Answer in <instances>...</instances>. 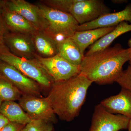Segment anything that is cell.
<instances>
[{
    "label": "cell",
    "instance_id": "cell-1",
    "mask_svg": "<svg viewBox=\"0 0 131 131\" xmlns=\"http://www.w3.org/2000/svg\"><path fill=\"white\" fill-rule=\"evenodd\" d=\"M131 50L116 44L88 56H84L80 65V74L92 82L100 85L115 82L129 61Z\"/></svg>",
    "mask_w": 131,
    "mask_h": 131
},
{
    "label": "cell",
    "instance_id": "cell-2",
    "mask_svg": "<svg viewBox=\"0 0 131 131\" xmlns=\"http://www.w3.org/2000/svg\"><path fill=\"white\" fill-rule=\"evenodd\" d=\"M92 83L81 74L66 81L54 82L47 97L60 119L70 122L79 115Z\"/></svg>",
    "mask_w": 131,
    "mask_h": 131
},
{
    "label": "cell",
    "instance_id": "cell-3",
    "mask_svg": "<svg viewBox=\"0 0 131 131\" xmlns=\"http://www.w3.org/2000/svg\"><path fill=\"white\" fill-rule=\"evenodd\" d=\"M40 14L48 21L45 30L57 43L71 38L77 31L79 24L70 13L48 7L41 3L36 4Z\"/></svg>",
    "mask_w": 131,
    "mask_h": 131
},
{
    "label": "cell",
    "instance_id": "cell-4",
    "mask_svg": "<svg viewBox=\"0 0 131 131\" xmlns=\"http://www.w3.org/2000/svg\"><path fill=\"white\" fill-rule=\"evenodd\" d=\"M0 60L16 68L23 74L37 82L42 89H50L54 82L36 58L19 57L11 53L4 44L0 46Z\"/></svg>",
    "mask_w": 131,
    "mask_h": 131
},
{
    "label": "cell",
    "instance_id": "cell-5",
    "mask_svg": "<svg viewBox=\"0 0 131 131\" xmlns=\"http://www.w3.org/2000/svg\"><path fill=\"white\" fill-rule=\"evenodd\" d=\"M54 82L64 81L80 74V66L72 64L58 54L49 58H36Z\"/></svg>",
    "mask_w": 131,
    "mask_h": 131
},
{
    "label": "cell",
    "instance_id": "cell-6",
    "mask_svg": "<svg viewBox=\"0 0 131 131\" xmlns=\"http://www.w3.org/2000/svg\"><path fill=\"white\" fill-rule=\"evenodd\" d=\"M130 119L111 113L100 104L95 107L89 131H119L128 129Z\"/></svg>",
    "mask_w": 131,
    "mask_h": 131
},
{
    "label": "cell",
    "instance_id": "cell-7",
    "mask_svg": "<svg viewBox=\"0 0 131 131\" xmlns=\"http://www.w3.org/2000/svg\"><path fill=\"white\" fill-rule=\"evenodd\" d=\"M111 11L102 0H77L70 14L81 25L93 21Z\"/></svg>",
    "mask_w": 131,
    "mask_h": 131
},
{
    "label": "cell",
    "instance_id": "cell-8",
    "mask_svg": "<svg viewBox=\"0 0 131 131\" xmlns=\"http://www.w3.org/2000/svg\"><path fill=\"white\" fill-rule=\"evenodd\" d=\"M0 74L18 89L22 95L41 97L42 88L37 82L1 60H0Z\"/></svg>",
    "mask_w": 131,
    "mask_h": 131
},
{
    "label": "cell",
    "instance_id": "cell-9",
    "mask_svg": "<svg viewBox=\"0 0 131 131\" xmlns=\"http://www.w3.org/2000/svg\"><path fill=\"white\" fill-rule=\"evenodd\" d=\"M19 104L31 120H42L55 124V114L47 97L22 95Z\"/></svg>",
    "mask_w": 131,
    "mask_h": 131
},
{
    "label": "cell",
    "instance_id": "cell-10",
    "mask_svg": "<svg viewBox=\"0 0 131 131\" xmlns=\"http://www.w3.org/2000/svg\"><path fill=\"white\" fill-rule=\"evenodd\" d=\"M3 42L8 50L16 56L27 59L36 58L37 54L31 35L7 31Z\"/></svg>",
    "mask_w": 131,
    "mask_h": 131
},
{
    "label": "cell",
    "instance_id": "cell-11",
    "mask_svg": "<svg viewBox=\"0 0 131 131\" xmlns=\"http://www.w3.org/2000/svg\"><path fill=\"white\" fill-rule=\"evenodd\" d=\"M5 6L23 16L37 30L45 31L48 28V21L40 14L37 5L25 0H6Z\"/></svg>",
    "mask_w": 131,
    "mask_h": 131
},
{
    "label": "cell",
    "instance_id": "cell-12",
    "mask_svg": "<svg viewBox=\"0 0 131 131\" xmlns=\"http://www.w3.org/2000/svg\"><path fill=\"white\" fill-rule=\"evenodd\" d=\"M124 21L129 22L131 24V3L127 5L124 9L120 12L110 13L104 15L93 21L79 25L77 31L115 27Z\"/></svg>",
    "mask_w": 131,
    "mask_h": 131
},
{
    "label": "cell",
    "instance_id": "cell-13",
    "mask_svg": "<svg viewBox=\"0 0 131 131\" xmlns=\"http://www.w3.org/2000/svg\"><path fill=\"white\" fill-rule=\"evenodd\" d=\"M100 104L111 113L131 118V92L127 90L122 88L118 94L104 99Z\"/></svg>",
    "mask_w": 131,
    "mask_h": 131
},
{
    "label": "cell",
    "instance_id": "cell-14",
    "mask_svg": "<svg viewBox=\"0 0 131 131\" xmlns=\"http://www.w3.org/2000/svg\"><path fill=\"white\" fill-rule=\"evenodd\" d=\"M2 16L6 28L8 31L31 35L37 30L23 16L8 9L5 5Z\"/></svg>",
    "mask_w": 131,
    "mask_h": 131
},
{
    "label": "cell",
    "instance_id": "cell-15",
    "mask_svg": "<svg viewBox=\"0 0 131 131\" xmlns=\"http://www.w3.org/2000/svg\"><path fill=\"white\" fill-rule=\"evenodd\" d=\"M31 35L36 54L38 56L47 58L58 54L57 43L46 32L37 30Z\"/></svg>",
    "mask_w": 131,
    "mask_h": 131
},
{
    "label": "cell",
    "instance_id": "cell-16",
    "mask_svg": "<svg viewBox=\"0 0 131 131\" xmlns=\"http://www.w3.org/2000/svg\"><path fill=\"white\" fill-rule=\"evenodd\" d=\"M115 27H102L81 31H76L71 38L83 54L87 47L91 46L104 35L113 30Z\"/></svg>",
    "mask_w": 131,
    "mask_h": 131
},
{
    "label": "cell",
    "instance_id": "cell-17",
    "mask_svg": "<svg viewBox=\"0 0 131 131\" xmlns=\"http://www.w3.org/2000/svg\"><path fill=\"white\" fill-rule=\"evenodd\" d=\"M130 31H131V24L126 21L120 23L116 26L113 30L90 46L88 51L84 56L90 55L110 47L111 44L117 38Z\"/></svg>",
    "mask_w": 131,
    "mask_h": 131
},
{
    "label": "cell",
    "instance_id": "cell-18",
    "mask_svg": "<svg viewBox=\"0 0 131 131\" xmlns=\"http://www.w3.org/2000/svg\"><path fill=\"white\" fill-rule=\"evenodd\" d=\"M58 49L60 56L74 65H81L84 55L71 38L58 43Z\"/></svg>",
    "mask_w": 131,
    "mask_h": 131
},
{
    "label": "cell",
    "instance_id": "cell-19",
    "mask_svg": "<svg viewBox=\"0 0 131 131\" xmlns=\"http://www.w3.org/2000/svg\"><path fill=\"white\" fill-rule=\"evenodd\" d=\"M0 113L9 122L26 126L31 119L20 105L15 101L3 102L0 107Z\"/></svg>",
    "mask_w": 131,
    "mask_h": 131
},
{
    "label": "cell",
    "instance_id": "cell-20",
    "mask_svg": "<svg viewBox=\"0 0 131 131\" xmlns=\"http://www.w3.org/2000/svg\"><path fill=\"white\" fill-rule=\"evenodd\" d=\"M22 95L18 89L0 74V99L3 102L19 100Z\"/></svg>",
    "mask_w": 131,
    "mask_h": 131
},
{
    "label": "cell",
    "instance_id": "cell-21",
    "mask_svg": "<svg viewBox=\"0 0 131 131\" xmlns=\"http://www.w3.org/2000/svg\"><path fill=\"white\" fill-rule=\"evenodd\" d=\"M77 0H42L40 2L48 7L60 12L70 13L72 5Z\"/></svg>",
    "mask_w": 131,
    "mask_h": 131
},
{
    "label": "cell",
    "instance_id": "cell-22",
    "mask_svg": "<svg viewBox=\"0 0 131 131\" xmlns=\"http://www.w3.org/2000/svg\"><path fill=\"white\" fill-rule=\"evenodd\" d=\"M27 131H54L53 124L42 120H31L26 125Z\"/></svg>",
    "mask_w": 131,
    "mask_h": 131
},
{
    "label": "cell",
    "instance_id": "cell-23",
    "mask_svg": "<svg viewBox=\"0 0 131 131\" xmlns=\"http://www.w3.org/2000/svg\"><path fill=\"white\" fill-rule=\"evenodd\" d=\"M115 82L122 88L131 92V66H128L126 69L122 71Z\"/></svg>",
    "mask_w": 131,
    "mask_h": 131
},
{
    "label": "cell",
    "instance_id": "cell-24",
    "mask_svg": "<svg viewBox=\"0 0 131 131\" xmlns=\"http://www.w3.org/2000/svg\"><path fill=\"white\" fill-rule=\"evenodd\" d=\"M25 126L24 125L10 122L0 131H21Z\"/></svg>",
    "mask_w": 131,
    "mask_h": 131
},
{
    "label": "cell",
    "instance_id": "cell-25",
    "mask_svg": "<svg viewBox=\"0 0 131 131\" xmlns=\"http://www.w3.org/2000/svg\"><path fill=\"white\" fill-rule=\"evenodd\" d=\"M7 31L3 20L2 16H0V46L4 44V35Z\"/></svg>",
    "mask_w": 131,
    "mask_h": 131
},
{
    "label": "cell",
    "instance_id": "cell-26",
    "mask_svg": "<svg viewBox=\"0 0 131 131\" xmlns=\"http://www.w3.org/2000/svg\"><path fill=\"white\" fill-rule=\"evenodd\" d=\"M9 122L6 117L0 113V130Z\"/></svg>",
    "mask_w": 131,
    "mask_h": 131
},
{
    "label": "cell",
    "instance_id": "cell-27",
    "mask_svg": "<svg viewBox=\"0 0 131 131\" xmlns=\"http://www.w3.org/2000/svg\"><path fill=\"white\" fill-rule=\"evenodd\" d=\"M6 0H0V16H2L3 10L5 7Z\"/></svg>",
    "mask_w": 131,
    "mask_h": 131
},
{
    "label": "cell",
    "instance_id": "cell-28",
    "mask_svg": "<svg viewBox=\"0 0 131 131\" xmlns=\"http://www.w3.org/2000/svg\"><path fill=\"white\" fill-rule=\"evenodd\" d=\"M112 2L115 4H121L126 3L128 1L127 0H112Z\"/></svg>",
    "mask_w": 131,
    "mask_h": 131
},
{
    "label": "cell",
    "instance_id": "cell-29",
    "mask_svg": "<svg viewBox=\"0 0 131 131\" xmlns=\"http://www.w3.org/2000/svg\"><path fill=\"white\" fill-rule=\"evenodd\" d=\"M128 46H129V48H130L131 50V38L129 39V40H128ZM129 65L131 66V54L130 57V59H129Z\"/></svg>",
    "mask_w": 131,
    "mask_h": 131
},
{
    "label": "cell",
    "instance_id": "cell-30",
    "mask_svg": "<svg viewBox=\"0 0 131 131\" xmlns=\"http://www.w3.org/2000/svg\"><path fill=\"white\" fill-rule=\"evenodd\" d=\"M127 129L128 130V131H131V118L130 119Z\"/></svg>",
    "mask_w": 131,
    "mask_h": 131
},
{
    "label": "cell",
    "instance_id": "cell-31",
    "mask_svg": "<svg viewBox=\"0 0 131 131\" xmlns=\"http://www.w3.org/2000/svg\"><path fill=\"white\" fill-rule=\"evenodd\" d=\"M21 131H27L25 127L24 129H22Z\"/></svg>",
    "mask_w": 131,
    "mask_h": 131
},
{
    "label": "cell",
    "instance_id": "cell-32",
    "mask_svg": "<svg viewBox=\"0 0 131 131\" xmlns=\"http://www.w3.org/2000/svg\"><path fill=\"white\" fill-rule=\"evenodd\" d=\"M2 102H3L1 100V99H0V107H1V106Z\"/></svg>",
    "mask_w": 131,
    "mask_h": 131
}]
</instances>
